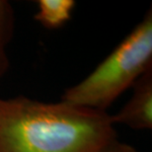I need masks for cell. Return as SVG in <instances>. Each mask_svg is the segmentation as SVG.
<instances>
[{
  "mask_svg": "<svg viewBox=\"0 0 152 152\" xmlns=\"http://www.w3.org/2000/svg\"><path fill=\"white\" fill-rule=\"evenodd\" d=\"M115 138L107 112L24 96L0 98V152H98Z\"/></svg>",
  "mask_w": 152,
  "mask_h": 152,
  "instance_id": "obj_1",
  "label": "cell"
},
{
  "mask_svg": "<svg viewBox=\"0 0 152 152\" xmlns=\"http://www.w3.org/2000/svg\"><path fill=\"white\" fill-rule=\"evenodd\" d=\"M112 123L124 124L135 130L152 129V69L132 86V95L117 114L111 115Z\"/></svg>",
  "mask_w": 152,
  "mask_h": 152,
  "instance_id": "obj_3",
  "label": "cell"
},
{
  "mask_svg": "<svg viewBox=\"0 0 152 152\" xmlns=\"http://www.w3.org/2000/svg\"><path fill=\"white\" fill-rule=\"evenodd\" d=\"M35 20L47 29H58L71 19L73 0H39Z\"/></svg>",
  "mask_w": 152,
  "mask_h": 152,
  "instance_id": "obj_4",
  "label": "cell"
},
{
  "mask_svg": "<svg viewBox=\"0 0 152 152\" xmlns=\"http://www.w3.org/2000/svg\"><path fill=\"white\" fill-rule=\"evenodd\" d=\"M152 69V11L83 80L66 89L61 101L91 110L107 109Z\"/></svg>",
  "mask_w": 152,
  "mask_h": 152,
  "instance_id": "obj_2",
  "label": "cell"
},
{
  "mask_svg": "<svg viewBox=\"0 0 152 152\" xmlns=\"http://www.w3.org/2000/svg\"><path fill=\"white\" fill-rule=\"evenodd\" d=\"M98 152H140V151L136 150L132 145L121 142L118 140V138H115L114 140L109 142L107 145H105Z\"/></svg>",
  "mask_w": 152,
  "mask_h": 152,
  "instance_id": "obj_6",
  "label": "cell"
},
{
  "mask_svg": "<svg viewBox=\"0 0 152 152\" xmlns=\"http://www.w3.org/2000/svg\"><path fill=\"white\" fill-rule=\"evenodd\" d=\"M14 9L7 0H0V78L9 68L7 48L14 34Z\"/></svg>",
  "mask_w": 152,
  "mask_h": 152,
  "instance_id": "obj_5",
  "label": "cell"
}]
</instances>
